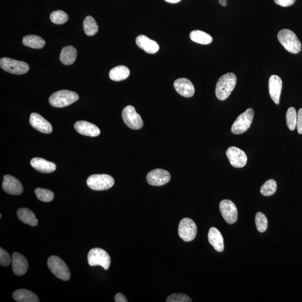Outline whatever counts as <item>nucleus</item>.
I'll list each match as a JSON object with an SVG mask.
<instances>
[{"label":"nucleus","mask_w":302,"mask_h":302,"mask_svg":"<svg viewBox=\"0 0 302 302\" xmlns=\"http://www.w3.org/2000/svg\"><path fill=\"white\" fill-rule=\"evenodd\" d=\"M78 95L70 90L57 91L49 99L50 104L55 108H63L73 104L78 100Z\"/></svg>","instance_id":"nucleus-3"},{"label":"nucleus","mask_w":302,"mask_h":302,"mask_svg":"<svg viewBox=\"0 0 302 302\" xmlns=\"http://www.w3.org/2000/svg\"><path fill=\"white\" fill-rule=\"evenodd\" d=\"M136 42L140 49L149 54L156 53L160 49V47L156 42L152 41L144 35H139L136 38Z\"/></svg>","instance_id":"nucleus-21"},{"label":"nucleus","mask_w":302,"mask_h":302,"mask_svg":"<svg viewBox=\"0 0 302 302\" xmlns=\"http://www.w3.org/2000/svg\"><path fill=\"white\" fill-rule=\"evenodd\" d=\"M278 41L289 52L297 54L302 49L301 43L296 34L293 31L284 29L277 34Z\"/></svg>","instance_id":"nucleus-2"},{"label":"nucleus","mask_w":302,"mask_h":302,"mask_svg":"<svg viewBox=\"0 0 302 302\" xmlns=\"http://www.w3.org/2000/svg\"><path fill=\"white\" fill-rule=\"evenodd\" d=\"M254 117V111L249 108L239 115L231 127V132L234 134H241L247 131L251 126Z\"/></svg>","instance_id":"nucleus-6"},{"label":"nucleus","mask_w":302,"mask_h":302,"mask_svg":"<svg viewBox=\"0 0 302 302\" xmlns=\"http://www.w3.org/2000/svg\"><path fill=\"white\" fill-rule=\"evenodd\" d=\"M114 301L115 302H127L128 300H127L125 295H123V294L121 293H119L115 295Z\"/></svg>","instance_id":"nucleus-39"},{"label":"nucleus","mask_w":302,"mask_h":302,"mask_svg":"<svg viewBox=\"0 0 302 302\" xmlns=\"http://www.w3.org/2000/svg\"><path fill=\"white\" fill-rule=\"evenodd\" d=\"M230 164L234 168H244L247 164L248 157L244 151L236 147H230L226 151Z\"/></svg>","instance_id":"nucleus-11"},{"label":"nucleus","mask_w":302,"mask_h":302,"mask_svg":"<svg viewBox=\"0 0 302 302\" xmlns=\"http://www.w3.org/2000/svg\"><path fill=\"white\" fill-rule=\"evenodd\" d=\"M114 184L112 176L106 174H95L87 178V185L94 190L101 191L108 190Z\"/></svg>","instance_id":"nucleus-5"},{"label":"nucleus","mask_w":302,"mask_h":302,"mask_svg":"<svg viewBox=\"0 0 302 302\" xmlns=\"http://www.w3.org/2000/svg\"><path fill=\"white\" fill-rule=\"evenodd\" d=\"M83 29L88 36H93L98 33L99 27L97 23L91 16H87L83 23Z\"/></svg>","instance_id":"nucleus-29"},{"label":"nucleus","mask_w":302,"mask_h":302,"mask_svg":"<svg viewBox=\"0 0 302 302\" xmlns=\"http://www.w3.org/2000/svg\"><path fill=\"white\" fill-rule=\"evenodd\" d=\"M0 66L6 72L15 75L25 74L29 70V66L26 62L6 57L0 59Z\"/></svg>","instance_id":"nucleus-7"},{"label":"nucleus","mask_w":302,"mask_h":302,"mask_svg":"<svg viewBox=\"0 0 302 302\" xmlns=\"http://www.w3.org/2000/svg\"><path fill=\"white\" fill-rule=\"evenodd\" d=\"M18 218L24 224L34 226L38 225V221L34 213L29 209L25 208H20L18 210Z\"/></svg>","instance_id":"nucleus-24"},{"label":"nucleus","mask_w":302,"mask_h":302,"mask_svg":"<svg viewBox=\"0 0 302 302\" xmlns=\"http://www.w3.org/2000/svg\"><path fill=\"white\" fill-rule=\"evenodd\" d=\"M30 164L38 172L44 174L53 173L57 168L54 163L48 161L42 158H33L30 161Z\"/></svg>","instance_id":"nucleus-20"},{"label":"nucleus","mask_w":302,"mask_h":302,"mask_svg":"<svg viewBox=\"0 0 302 302\" xmlns=\"http://www.w3.org/2000/svg\"><path fill=\"white\" fill-rule=\"evenodd\" d=\"M255 223L258 231L263 233L266 231L268 226V221L265 214L258 212L255 217Z\"/></svg>","instance_id":"nucleus-34"},{"label":"nucleus","mask_w":302,"mask_h":302,"mask_svg":"<svg viewBox=\"0 0 302 302\" xmlns=\"http://www.w3.org/2000/svg\"><path fill=\"white\" fill-rule=\"evenodd\" d=\"M11 261L9 253L2 248H0V265L7 266L11 264Z\"/></svg>","instance_id":"nucleus-36"},{"label":"nucleus","mask_w":302,"mask_h":302,"mask_svg":"<svg viewBox=\"0 0 302 302\" xmlns=\"http://www.w3.org/2000/svg\"><path fill=\"white\" fill-rule=\"evenodd\" d=\"M51 22L57 25H63L68 21L69 16L65 12L57 10L52 12L50 15Z\"/></svg>","instance_id":"nucleus-31"},{"label":"nucleus","mask_w":302,"mask_h":302,"mask_svg":"<svg viewBox=\"0 0 302 302\" xmlns=\"http://www.w3.org/2000/svg\"><path fill=\"white\" fill-rule=\"evenodd\" d=\"M170 179L171 175L168 171L161 169L151 171L146 176L148 183L155 186L164 185L168 183Z\"/></svg>","instance_id":"nucleus-13"},{"label":"nucleus","mask_w":302,"mask_h":302,"mask_svg":"<svg viewBox=\"0 0 302 302\" xmlns=\"http://www.w3.org/2000/svg\"><path fill=\"white\" fill-rule=\"evenodd\" d=\"M286 120L288 128L291 130H295L297 126V114L296 110L293 107H291L286 114Z\"/></svg>","instance_id":"nucleus-33"},{"label":"nucleus","mask_w":302,"mask_h":302,"mask_svg":"<svg viewBox=\"0 0 302 302\" xmlns=\"http://www.w3.org/2000/svg\"><path fill=\"white\" fill-rule=\"evenodd\" d=\"M277 189V184L276 180L270 179L266 181L262 185L260 189V193L264 196L269 197L275 194Z\"/></svg>","instance_id":"nucleus-30"},{"label":"nucleus","mask_w":302,"mask_h":302,"mask_svg":"<svg viewBox=\"0 0 302 302\" xmlns=\"http://www.w3.org/2000/svg\"><path fill=\"white\" fill-rule=\"evenodd\" d=\"M122 118L125 124L130 129H140L144 126L140 115L137 113L133 106H127L123 110Z\"/></svg>","instance_id":"nucleus-10"},{"label":"nucleus","mask_w":302,"mask_h":302,"mask_svg":"<svg viewBox=\"0 0 302 302\" xmlns=\"http://www.w3.org/2000/svg\"><path fill=\"white\" fill-rule=\"evenodd\" d=\"M38 200L43 202H50L53 200L54 193L51 191L43 188H37L34 191Z\"/></svg>","instance_id":"nucleus-32"},{"label":"nucleus","mask_w":302,"mask_h":302,"mask_svg":"<svg viewBox=\"0 0 302 302\" xmlns=\"http://www.w3.org/2000/svg\"><path fill=\"white\" fill-rule=\"evenodd\" d=\"M12 268L15 275H25L28 269V262L25 256L18 252H14L12 255Z\"/></svg>","instance_id":"nucleus-16"},{"label":"nucleus","mask_w":302,"mask_h":302,"mask_svg":"<svg viewBox=\"0 0 302 302\" xmlns=\"http://www.w3.org/2000/svg\"><path fill=\"white\" fill-rule=\"evenodd\" d=\"M190 38L192 41L203 45H209L213 41V38L209 34L198 30L192 31L190 34Z\"/></svg>","instance_id":"nucleus-28"},{"label":"nucleus","mask_w":302,"mask_h":302,"mask_svg":"<svg viewBox=\"0 0 302 302\" xmlns=\"http://www.w3.org/2000/svg\"><path fill=\"white\" fill-rule=\"evenodd\" d=\"M2 188L7 194L14 196H18L23 192V186L21 181L10 175L4 176Z\"/></svg>","instance_id":"nucleus-14"},{"label":"nucleus","mask_w":302,"mask_h":302,"mask_svg":"<svg viewBox=\"0 0 302 302\" xmlns=\"http://www.w3.org/2000/svg\"><path fill=\"white\" fill-rule=\"evenodd\" d=\"M47 264L50 272L58 279L63 281H68L70 279L71 273L68 266L60 257L51 256L48 260Z\"/></svg>","instance_id":"nucleus-4"},{"label":"nucleus","mask_w":302,"mask_h":302,"mask_svg":"<svg viewBox=\"0 0 302 302\" xmlns=\"http://www.w3.org/2000/svg\"><path fill=\"white\" fill-rule=\"evenodd\" d=\"M208 241L218 252H222L224 250V240L223 236L220 230L215 227L210 228L208 233Z\"/></svg>","instance_id":"nucleus-22"},{"label":"nucleus","mask_w":302,"mask_h":302,"mask_svg":"<svg viewBox=\"0 0 302 302\" xmlns=\"http://www.w3.org/2000/svg\"><path fill=\"white\" fill-rule=\"evenodd\" d=\"M23 45L34 49H41L46 45V42L41 37L35 35H26L23 39Z\"/></svg>","instance_id":"nucleus-27"},{"label":"nucleus","mask_w":302,"mask_h":302,"mask_svg":"<svg viewBox=\"0 0 302 302\" xmlns=\"http://www.w3.org/2000/svg\"><path fill=\"white\" fill-rule=\"evenodd\" d=\"M15 301L18 302H39L38 296L26 289H18L13 293Z\"/></svg>","instance_id":"nucleus-25"},{"label":"nucleus","mask_w":302,"mask_h":302,"mask_svg":"<svg viewBox=\"0 0 302 302\" xmlns=\"http://www.w3.org/2000/svg\"><path fill=\"white\" fill-rule=\"evenodd\" d=\"M130 71L125 66H119L110 70L109 77L114 81L125 80L129 76Z\"/></svg>","instance_id":"nucleus-26"},{"label":"nucleus","mask_w":302,"mask_h":302,"mask_svg":"<svg viewBox=\"0 0 302 302\" xmlns=\"http://www.w3.org/2000/svg\"><path fill=\"white\" fill-rule=\"evenodd\" d=\"M282 90V80L277 75H272L269 78V90L270 97L277 105L279 104Z\"/></svg>","instance_id":"nucleus-18"},{"label":"nucleus","mask_w":302,"mask_h":302,"mask_svg":"<svg viewBox=\"0 0 302 302\" xmlns=\"http://www.w3.org/2000/svg\"><path fill=\"white\" fill-rule=\"evenodd\" d=\"M165 1L169 3H176L180 2L181 0H165Z\"/></svg>","instance_id":"nucleus-41"},{"label":"nucleus","mask_w":302,"mask_h":302,"mask_svg":"<svg viewBox=\"0 0 302 302\" xmlns=\"http://www.w3.org/2000/svg\"><path fill=\"white\" fill-rule=\"evenodd\" d=\"M167 302H192L190 298L184 293H174L167 298Z\"/></svg>","instance_id":"nucleus-35"},{"label":"nucleus","mask_w":302,"mask_h":302,"mask_svg":"<svg viewBox=\"0 0 302 302\" xmlns=\"http://www.w3.org/2000/svg\"><path fill=\"white\" fill-rule=\"evenodd\" d=\"M174 88L178 94L185 98H191L195 93L194 86L189 79L180 78L175 81Z\"/></svg>","instance_id":"nucleus-17"},{"label":"nucleus","mask_w":302,"mask_h":302,"mask_svg":"<svg viewBox=\"0 0 302 302\" xmlns=\"http://www.w3.org/2000/svg\"><path fill=\"white\" fill-rule=\"evenodd\" d=\"M219 2L222 6L226 7L227 5L226 3V0H219Z\"/></svg>","instance_id":"nucleus-40"},{"label":"nucleus","mask_w":302,"mask_h":302,"mask_svg":"<svg viewBox=\"0 0 302 302\" xmlns=\"http://www.w3.org/2000/svg\"><path fill=\"white\" fill-rule=\"evenodd\" d=\"M237 77L233 73L226 74L220 77L217 83L216 95L221 101L226 100L235 87Z\"/></svg>","instance_id":"nucleus-1"},{"label":"nucleus","mask_w":302,"mask_h":302,"mask_svg":"<svg viewBox=\"0 0 302 302\" xmlns=\"http://www.w3.org/2000/svg\"><path fill=\"white\" fill-rule=\"evenodd\" d=\"M75 128L77 132L89 137H97L101 134V130L97 126L86 121H78L75 123Z\"/></svg>","instance_id":"nucleus-19"},{"label":"nucleus","mask_w":302,"mask_h":302,"mask_svg":"<svg viewBox=\"0 0 302 302\" xmlns=\"http://www.w3.org/2000/svg\"><path fill=\"white\" fill-rule=\"evenodd\" d=\"M220 212L226 223L232 225L237 221L238 211L236 206L232 201L223 200L220 204Z\"/></svg>","instance_id":"nucleus-12"},{"label":"nucleus","mask_w":302,"mask_h":302,"mask_svg":"<svg viewBox=\"0 0 302 302\" xmlns=\"http://www.w3.org/2000/svg\"><path fill=\"white\" fill-rule=\"evenodd\" d=\"M77 51L73 46H66L63 48L60 54L61 62L65 65H73L77 58Z\"/></svg>","instance_id":"nucleus-23"},{"label":"nucleus","mask_w":302,"mask_h":302,"mask_svg":"<svg viewBox=\"0 0 302 302\" xmlns=\"http://www.w3.org/2000/svg\"><path fill=\"white\" fill-rule=\"evenodd\" d=\"M30 123L34 129L40 132L50 134L52 132V126L50 123L38 113H33L30 115Z\"/></svg>","instance_id":"nucleus-15"},{"label":"nucleus","mask_w":302,"mask_h":302,"mask_svg":"<svg viewBox=\"0 0 302 302\" xmlns=\"http://www.w3.org/2000/svg\"><path fill=\"white\" fill-rule=\"evenodd\" d=\"M89 264L91 266L100 265L105 270H108L110 265L111 259L105 250L100 248L90 250L87 255Z\"/></svg>","instance_id":"nucleus-8"},{"label":"nucleus","mask_w":302,"mask_h":302,"mask_svg":"<svg viewBox=\"0 0 302 302\" xmlns=\"http://www.w3.org/2000/svg\"><path fill=\"white\" fill-rule=\"evenodd\" d=\"M178 233L185 242L192 241L197 234V226L194 221L190 218H183L178 226Z\"/></svg>","instance_id":"nucleus-9"},{"label":"nucleus","mask_w":302,"mask_h":302,"mask_svg":"<svg viewBox=\"0 0 302 302\" xmlns=\"http://www.w3.org/2000/svg\"><path fill=\"white\" fill-rule=\"evenodd\" d=\"M277 5L282 7H288L293 5L296 0H274Z\"/></svg>","instance_id":"nucleus-37"},{"label":"nucleus","mask_w":302,"mask_h":302,"mask_svg":"<svg viewBox=\"0 0 302 302\" xmlns=\"http://www.w3.org/2000/svg\"><path fill=\"white\" fill-rule=\"evenodd\" d=\"M297 128L298 132L302 134V108L299 110L297 114Z\"/></svg>","instance_id":"nucleus-38"}]
</instances>
